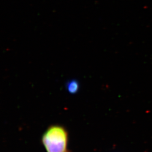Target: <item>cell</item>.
I'll return each instance as SVG.
<instances>
[{"mask_svg": "<svg viewBox=\"0 0 152 152\" xmlns=\"http://www.w3.org/2000/svg\"><path fill=\"white\" fill-rule=\"evenodd\" d=\"M66 87L68 92L70 94H75L77 93L79 89V82L76 80H72L67 82Z\"/></svg>", "mask_w": 152, "mask_h": 152, "instance_id": "cell-2", "label": "cell"}, {"mask_svg": "<svg viewBox=\"0 0 152 152\" xmlns=\"http://www.w3.org/2000/svg\"><path fill=\"white\" fill-rule=\"evenodd\" d=\"M42 142L47 152H68V134L63 126H50L43 134Z\"/></svg>", "mask_w": 152, "mask_h": 152, "instance_id": "cell-1", "label": "cell"}]
</instances>
